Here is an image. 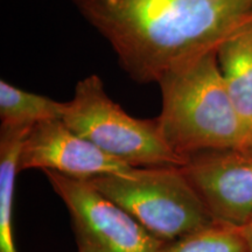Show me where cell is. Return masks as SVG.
I'll return each mask as SVG.
<instances>
[{
  "mask_svg": "<svg viewBox=\"0 0 252 252\" xmlns=\"http://www.w3.org/2000/svg\"><path fill=\"white\" fill-rule=\"evenodd\" d=\"M138 83L216 50L252 23V0H72Z\"/></svg>",
  "mask_w": 252,
  "mask_h": 252,
  "instance_id": "obj_1",
  "label": "cell"
},
{
  "mask_svg": "<svg viewBox=\"0 0 252 252\" xmlns=\"http://www.w3.org/2000/svg\"><path fill=\"white\" fill-rule=\"evenodd\" d=\"M160 132L173 152L187 160L194 154L252 144V126L230 98L216 50L173 69L158 82Z\"/></svg>",
  "mask_w": 252,
  "mask_h": 252,
  "instance_id": "obj_2",
  "label": "cell"
},
{
  "mask_svg": "<svg viewBox=\"0 0 252 252\" xmlns=\"http://www.w3.org/2000/svg\"><path fill=\"white\" fill-rule=\"evenodd\" d=\"M88 181L162 242L174 241L214 220L181 166L132 167Z\"/></svg>",
  "mask_w": 252,
  "mask_h": 252,
  "instance_id": "obj_3",
  "label": "cell"
},
{
  "mask_svg": "<svg viewBox=\"0 0 252 252\" xmlns=\"http://www.w3.org/2000/svg\"><path fill=\"white\" fill-rule=\"evenodd\" d=\"M63 122L108 156L130 167L184 166L160 132L157 118L132 117L106 94L99 76L90 75L65 102Z\"/></svg>",
  "mask_w": 252,
  "mask_h": 252,
  "instance_id": "obj_4",
  "label": "cell"
},
{
  "mask_svg": "<svg viewBox=\"0 0 252 252\" xmlns=\"http://www.w3.org/2000/svg\"><path fill=\"white\" fill-rule=\"evenodd\" d=\"M70 215L77 252H158L163 244L88 180L45 171Z\"/></svg>",
  "mask_w": 252,
  "mask_h": 252,
  "instance_id": "obj_5",
  "label": "cell"
},
{
  "mask_svg": "<svg viewBox=\"0 0 252 252\" xmlns=\"http://www.w3.org/2000/svg\"><path fill=\"white\" fill-rule=\"evenodd\" d=\"M181 169L214 220L243 226L252 216V144L194 154Z\"/></svg>",
  "mask_w": 252,
  "mask_h": 252,
  "instance_id": "obj_6",
  "label": "cell"
},
{
  "mask_svg": "<svg viewBox=\"0 0 252 252\" xmlns=\"http://www.w3.org/2000/svg\"><path fill=\"white\" fill-rule=\"evenodd\" d=\"M18 167L19 172L52 171L80 180L132 168L78 135L63 119L40 123L31 128L21 146Z\"/></svg>",
  "mask_w": 252,
  "mask_h": 252,
  "instance_id": "obj_7",
  "label": "cell"
},
{
  "mask_svg": "<svg viewBox=\"0 0 252 252\" xmlns=\"http://www.w3.org/2000/svg\"><path fill=\"white\" fill-rule=\"evenodd\" d=\"M216 56L230 98L252 126V23L223 41Z\"/></svg>",
  "mask_w": 252,
  "mask_h": 252,
  "instance_id": "obj_8",
  "label": "cell"
},
{
  "mask_svg": "<svg viewBox=\"0 0 252 252\" xmlns=\"http://www.w3.org/2000/svg\"><path fill=\"white\" fill-rule=\"evenodd\" d=\"M31 128L5 125L0 128V252H18L13 223L15 179L21 146Z\"/></svg>",
  "mask_w": 252,
  "mask_h": 252,
  "instance_id": "obj_9",
  "label": "cell"
},
{
  "mask_svg": "<svg viewBox=\"0 0 252 252\" xmlns=\"http://www.w3.org/2000/svg\"><path fill=\"white\" fill-rule=\"evenodd\" d=\"M64 109L65 103L28 93L4 80L0 82L1 125L33 127L40 123L62 119Z\"/></svg>",
  "mask_w": 252,
  "mask_h": 252,
  "instance_id": "obj_10",
  "label": "cell"
},
{
  "mask_svg": "<svg viewBox=\"0 0 252 252\" xmlns=\"http://www.w3.org/2000/svg\"><path fill=\"white\" fill-rule=\"evenodd\" d=\"M158 252H247L241 226L213 220L174 241L163 242Z\"/></svg>",
  "mask_w": 252,
  "mask_h": 252,
  "instance_id": "obj_11",
  "label": "cell"
},
{
  "mask_svg": "<svg viewBox=\"0 0 252 252\" xmlns=\"http://www.w3.org/2000/svg\"><path fill=\"white\" fill-rule=\"evenodd\" d=\"M241 228L244 236L245 245H247V252H252V216Z\"/></svg>",
  "mask_w": 252,
  "mask_h": 252,
  "instance_id": "obj_12",
  "label": "cell"
}]
</instances>
